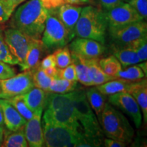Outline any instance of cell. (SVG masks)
Wrapping results in <instances>:
<instances>
[{
  "instance_id": "obj_1",
  "label": "cell",
  "mask_w": 147,
  "mask_h": 147,
  "mask_svg": "<svg viewBox=\"0 0 147 147\" xmlns=\"http://www.w3.org/2000/svg\"><path fill=\"white\" fill-rule=\"evenodd\" d=\"M48 16V10L41 0H29L14 12L10 27L35 40H41Z\"/></svg>"
},
{
  "instance_id": "obj_2",
  "label": "cell",
  "mask_w": 147,
  "mask_h": 147,
  "mask_svg": "<svg viewBox=\"0 0 147 147\" xmlns=\"http://www.w3.org/2000/svg\"><path fill=\"white\" fill-rule=\"evenodd\" d=\"M74 106L77 119L90 146H102L104 140L103 131L83 90L76 91Z\"/></svg>"
},
{
  "instance_id": "obj_3",
  "label": "cell",
  "mask_w": 147,
  "mask_h": 147,
  "mask_svg": "<svg viewBox=\"0 0 147 147\" xmlns=\"http://www.w3.org/2000/svg\"><path fill=\"white\" fill-rule=\"evenodd\" d=\"M108 22L102 9L92 5L82 8L75 27V36L96 40L104 45Z\"/></svg>"
},
{
  "instance_id": "obj_4",
  "label": "cell",
  "mask_w": 147,
  "mask_h": 147,
  "mask_svg": "<svg viewBox=\"0 0 147 147\" xmlns=\"http://www.w3.org/2000/svg\"><path fill=\"white\" fill-rule=\"evenodd\" d=\"M45 144L48 147H89L82 130L74 129L50 121L42 120Z\"/></svg>"
},
{
  "instance_id": "obj_5",
  "label": "cell",
  "mask_w": 147,
  "mask_h": 147,
  "mask_svg": "<svg viewBox=\"0 0 147 147\" xmlns=\"http://www.w3.org/2000/svg\"><path fill=\"white\" fill-rule=\"evenodd\" d=\"M99 121L103 133L108 138L122 141L126 144L131 142L134 128L127 119L109 102L106 103Z\"/></svg>"
},
{
  "instance_id": "obj_6",
  "label": "cell",
  "mask_w": 147,
  "mask_h": 147,
  "mask_svg": "<svg viewBox=\"0 0 147 147\" xmlns=\"http://www.w3.org/2000/svg\"><path fill=\"white\" fill-rule=\"evenodd\" d=\"M41 40L48 53L65 47L71 41L68 32L57 15L55 9L48 10Z\"/></svg>"
},
{
  "instance_id": "obj_7",
  "label": "cell",
  "mask_w": 147,
  "mask_h": 147,
  "mask_svg": "<svg viewBox=\"0 0 147 147\" xmlns=\"http://www.w3.org/2000/svg\"><path fill=\"white\" fill-rule=\"evenodd\" d=\"M108 32L112 41L117 47H121L147 36V25L142 20L119 27H110Z\"/></svg>"
},
{
  "instance_id": "obj_8",
  "label": "cell",
  "mask_w": 147,
  "mask_h": 147,
  "mask_svg": "<svg viewBox=\"0 0 147 147\" xmlns=\"http://www.w3.org/2000/svg\"><path fill=\"white\" fill-rule=\"evenodd\" d=\"M0 98L1 99L7 100L25 94L34 87L32 71H23V73L14 75L10 78L0 80Z\"/></svg>"
},
{
  "instance_id": "obj_9",
  "label": "cell",
  "mask_w": 147,
  "mask_h": 147,
  "mask_svg": "<svg viewBox=\"0 0 147 147\" xmlns=\"http://www.w3.org/2000/svg\"><path fill=\"white\" fill-rule=\"evenodd\" d=\"M3 36L9 51L18 60V65L22 67L25 63L27 51L33 39L21 31L12 27L4 29Z\"/></svg>"
},
{
  "instance_id": "obj_10",
  "label": "cell",
  "mask_w": 147,
  "mask_h": 147,
  "mask_svg": "<svg viewBox=\"0 0 147 147\" xmlns=\"http://www.w3.org/2000/svg\"><path fill=\"white\" fill-rule=\"evenodd\" d=\"M108 102L128 115L133 121L136 128L140 127L142 123L140 108L135 98L129 93L122 91L110 95L108 97Z\"/></svg>"
},
{
  "instance_id": "obj_11",
  "label": "cell",
  "mask_w": 147,
  "mask_h": 147,
  "mask_svg": "<svg viewBox=\"0 0 147 147\" xmlns=\"http://www.w3.org/2000/svg\"><path fill=\"white\" fill-rule=\"evenodd\" d=\"M108 27H119L133 22L144 20L128 3L123 2L109 10H103Z\"/></svg>"
},
{
  "instance_id": "obj_12",
  "label": "cell",
  "mask_w": 147,
  "mask_h": 147,
  "mask_svg": "<svg viewBox=\"0 0 147 147\" xmlns=\"http://www.w3.org/2000/svg\"><path fill=\"white\" fill-rule=\"evenodd\" d=\"M71 41L69 45L70 53L82 58L86 59L99 58L105 53V46L96 40L77 38Z\"/></svg>"
},
{
  "instance_id": "obj_13",
  "label": "cell",
  "mask_w": 147,
  "mask_h": 147,
  "mask_svg": "<svg viewBox=\"0 0 147 147\" xmlns=\"http://www.w3.org/2000/svg\"><path fill=\"white\" fill-rule=\"evenodd\" d=\"M42 119L74 129L82 130L81 126L77 119L74 102L73 104L56 110L46 109Z\"/></svg>"
},
{
  "instance_id": "obj_14",
  "label": "cell",
  "mask_w": 147,
  "mask_h": 147,
  "mask_svg": "<svg viewBox=\"0 0 147 147\" xmlns=\"http://www.w3.org/2000/svg\"><path fill=\"white\" fill-rule=\"evenodd\" d=\"M43 110L44 108H40L35 111L32 118L27 121L24 126V132L28 146L41 147L45 144L41 121Z\"/></svg>"
},
{
  "instance_id": "obj_15",
  "label": "cell",
  "mask_w": 147,
  "mask_h": 147,
  "mask_svg": "<svg viewBox=\"0 0 147 147\" xmlns=\"http://www.w3.org/2000/svg\"><path fill=\"white\" fill-rule=\"evenodd\" d=\"M82 8V7L78 5L69 3H65L59 8H55L57 15L68 32L71 40L75 37V27Z\"/></svg>"
},
{
  "instance_id": "obj_16",
  "label": "cell",
  "mask_w": 147,
  "mask_h": 147,
  "mask_svg": "<svg viewBox=\"0 0 147 147\" xmlns=\"http://www.w3.org/2000/svg\"><path fill=\"white\" fill-rule=\"evenodd\" d=\"M0 107L3 113V123L8 130L15 131L24 127L27 120L6 99L0 98Z\"/></svg>"
},
{
  "instance_id": "obj_17",
  "label": "cell",
  "mask_w": 147,
  "mask_h": 147,
  "mask_svg": "<svg viewBox=\"0 0 147 147\" xmlns=\"http://www.w3.org/2000/svg\"><path fill=\"white\" fill-rule=\"evenodd\" d=\"M48 53L41 40L33 39L27 51L25 63L21 67V71L33 70L40 65L45 53Z\"/></svg>"
},
{
  "instance_id": "obj_18",
  "label": "cell",
  "mask_w": 147,
  "mask_h": 147,
  "mask_svg": "<svg viewBox=\"0 0 147 147\" xmlns=\"http://www.w3.org/2000/svg\"><path fill=\"white\" fill-rule=\"evenodd\" d=\"M138 104L143 113L144 121L147 122V80L146 79H141L138 81H134L128 90Z\"/></svg>"
},
{
  "instance_id": "obj_19",
  "label": "cell",
  "mask_w": 147,
  "mask_h": 147,
  "mask_svg": "<svg viewBox=\"0 0 147 147\" xmlns=\"http://www.w3.org/2000/svg\"><path fill=\"white\" fill-rule=\"evenodd\" d=\"M71 63L75 66L78 81L86 87L93 85L91 70L87 63V59L82 58L71 53Z\"/></svg>"
},
{
  "instance_id": "obj_20",
  "label": "cell",
  "mask_w": 147,
  "mask_h": 147,
  "mask_svg": "<svg viewBox=\"0 0 147 147\" xmlns=\"http://www.w3.org/2000/svg\"><path fill=\"white\" fill-rule=\"evenodd\" d=\"M22 95L27 106L32 112L34 113L40 108L45 109L47 100V93L44 90L34 87Z\"/></svg>"
},
{
  "instance_id": "obj_21",
  "label": "cell",
  "mask_w": 147,
  "mask_h": 147,
  "mask_svg": "<svg viewBox=\"0 0 147 147\" xmlns=\"http://www.w3.org/2000/svg\"><path fill=\"white\" fill-rule=\"evenodd\" d=\"M114 56L119 60L121 66L124 68L140 62L135 50L127 45L121 47L116 46L114 49Z\"/></svg>"
},
{
  "instance_id": "obj_22",
  "label": "cell",
  "mask_w": 147,
  "mask_h": 147,
  "mask_svg": "<svg viewBox=\"0 0 147 147\" xmlns=\"http://www.w3.org/2000/svg\"><path fill=\"white\" fill-rule=\"evenodd\" d=\"M133 82L134 81L117 78L97 85L96 87L103 94L110 95L122 91L127 92Z\"/></svg>"
},
{
  "instance_id": "obj_23",
  "label": "cell",
  "mask_w": 147,
  "mask_h": 147,
  "mask_svg": "<svg viewBox=\"0 0 147 147\" xmlns=\"http://www.w3.org/2000/svg\"><path fill=\"white\" fill-rule=\"evenodd\" d=\"M85 93L92 110L95 112L99 120L106 104V95L101 93L96 87L88 89Z\"/></svg>"
},
{
  "instance_id": "obj_24",
  "label": "cell",
  "mask_w": 147,
  "mask_h": 147,
  "mask_svg": "<svg viewBox=\"0 0 147 147\" xmlns=\"http://www.w3.org/2000/svg\"><path fill=\"white\" fill-rule=\"evenodd\" d=\"M3 147H27L28 143L25 138L24 127L17 131H3L1 146Z\"/></svg>"
},
{
  "instance_id": "obj_25",
  "label": "cell",
  "mask_w": 147,
  "mask_h": 147,
  "mask_svg": "<svg viewBox=\"0 0 147 147\" xmlns=\"http://www.w3.org/2000/svg\"><path fill=\"white\" fill-rule=\"evenodd\" d=\"M99 58L87 59V63L91 70L92 81L93 86L100 85L110 80L116 79L115 77L107 75L101 69L99 64Z\"/></svg>"
},
{
  "instance_id": "obj_26",
  "label": "cell",
  "mask_w": 147,
  "mask_h": 147,
  "mask_svg": "<svg viewBox=\"0 0 147 147\" xmlns=\"http://www.w3.org/2000/svg\"><path fill=\"white\" fill-rule=\"evenodd\" d=\"M78 87V81H70L65 79L53 78L48 92L55 93H66L75 91Z\"/></svg>"
},
{
  "instance_id": "obj_27",
  "label": "cell",
  "mask_w": 147,
  "mask_h": 147,
  "mask_svg": "<svg viewBox=\"0 0 147 147\" xmlns=\"http://www.w3.org/2000/svg\"><path fill=\"white\" fill-rule=\"evenodd\" d=\"M31 71L32 72V78L34 87L48 92L53 78L48 76L47 73L45 72V69H42L40 65Z\"/></svg>"
},
{
  "instance_id": "obj_28",
  "label": "cell",
  "mask_w": 147,
  "mask_h": 147,
  "mask_svg": "<svg viewBox=\"0 0 147 147\" xmlns=\"http://www.w3.org/2000/svg\"><path fill=\"white\" fill-rule=\"evenodd\" d=\"M99 64L104 73L110 76L115 77V75L122 69V66L119 60L114 55L99 59Z\"/></svg>"
},
{
  "instance_id": "obj_29",
  "label": "cell",
  "mask_w": 147,
  "mask_h": 147,
  "mask_svg": "<svg viewBox=\"0 0 147 147\" xmlns=\"http://www.w3.org/2000/svg\"><path fill=\"white\" fill-rule=\"evenodd\" d=\"M126 68V67H125ZM145 76L144 71L138 65H132L131 67H129L125 69H121L115 78L124 79V80H130V81H138L144 78Z\"/></svg>"
},
{
  "instance_id": "obj_30",
  "label": "cell",
  "mask_w": 147,
  "mask_h": 147,
  "mask_svg": "<svg viewBox=\"0 0 147 147\" xmlns=\"http://www.w3.org/2000/svg\"><path fill=\"white\" fill-rule=\"evenodd\" d=\"M7 100L14 106V108L21 114V115L23 118H25L27 121L29 120L33 117L34 113L29 109L27 106L26 103L24 100L23 95H17V96L11 97L7 99Z\"/></svg>"
},
{
  "instance_id": "obj_31",
  "label": "cell",
  "mask_w": 147,
  "mask_h": 147,
  "mask_svg": "<svg viewBox=\"0 0 147 147\" xmlns=\"http://www.w3.org/2000/svg\"><path fill=\"white\" fill-rule=\"evenodd\" d=\"M53 55L55 57L56 67L59 69L65 68L71 63V53L67 46L56 49Z\"/></svg>"
},
{
  "instance_id": "obj_32",
  "label": "cell",
  "mask_w": 147,
  "mask_h": 147,
  "mask_svg": "<svg viewBox=\"0 0 147 147\" xmlns=\"http://www.w3.org/2000/svg\"><path fill=\"white\" fill-rule=\"evenodd\" d=\"M3 27L0 24V61L10 65H18V60L10 52L4 40Z\"/></svg>"
},
{
  "instance_id": "obj_33",
  "label": "cell",
  "mask_w": 147,
  "mask_h": 147,
  "mask_svg": "<svg viewBox=\"0 0 147 147\" xmlns=\"http://www.w3.org/2000/svg\"><path fill=\"white\" fill-rule=\"evenodd\" d=\"M125 45L135 50L138 57L140 61L142 62L147 59V36L142 37L129 42Z\"/></svg>"
},
{
  "instance_id": "obj_34",
  "label": "cell",
  "mask_w": 147,
  "mask_h": 147,
  "mask_svg": "<svg viewBox=\"0 0 147 147\" xmlns=\"http://www.w3.org/2000/svg\"><path fill=\"white\" fill-rule=\"evenodd\" d=\"M58 78L65 79L70 81H78L74 65L71 63L65 68L59 69Z\"/></svg>"
},
{
  "instance_id": "obj_35",
  "label": "cell",
  "mask_w": 147,
  "mask_h": 147,
  "mask_svg": "<svg viewBox=\"0 0 147 147\" xmlns=\"http://www.w3.org/2000/svg\"><path fill=\"white\" fill-rule=\"evenodd\" d=\"M128 3L142 16L143 19L147 17V0H127Z\"/></svg>"
},
{
  "instance_id": "obj_36",
  "label": "cell",
  "mask_w": 147,
  "mask_h": 147,
  "mask_svg": "<svg viewBox=\"0 0 147 147\" xmlns=\"http://www.w3.org/2000/svg\"><path fill=\"white\" fill-rule=\"evenodd\" d=\"M14 75H16L14 68L11 67L8 63L0 61V80L10 78Z\"/></svg>"
},
{
  "instance_id": "obj_37",
  "label": "cell",
  "mask_w": 147,
  "mask_h": 147,
  "mask_svg": "<svg viewBox=\"0 0 147 147\" xmlns=\"http://www.w3.org/2000/svg\"><path fill=\"white\" fill-rule=\"evenodd\" d=\"M125 2V0H99L103 10H109Z\"/></svg>"
},
{
  "instance_id": "obj_38",
  "label": "cell",
  "mask_w": 147,
  "mask_h": 147,
  "mask_svg": "<svg viewBox=\"0 0 147 147\" xmlns=\"http://www.w3.org/2000/svg\"><path fill=\"white\" fill-rule=\"evenodd\" d=\"M12 13L7 8L1 0H0V24H3L8 21Z\"/></svg>"
},
{
  "instance_id": "obj_39",
  "label": "cell",
  "mask_w": 147,
  "mask_h": 147,
  "mask_svg": "<svg viewBox=\"0 0 147 147\" xmlns=\"http://www.w3.org/2000/svg\"><path fill=\"white\" fill-rule=\"evenodd\" d=\"M44 7L47 10L55 9L66 3L65 0H41Z\"/></svg>"
},
{
  "instance_id": "obj_40",
  "label": "cell",
  "mask_w": 147,
  "mask_h": 147,
  "mask_svg": "<svg viewBox=\"0 0 147 147\" xmlns=\"http://www.w3.org/2000/svg\"><path fill=\"white\" fill-rule=\"evenodd\" d=\"M40 66L43 69L49 68V67H56L55 57L53 54L47 55L45 59L41 60Z\"/></svg>"
},
{
  "instance_id": "obj_41",
  "label": "cell",
  "mask_w": 147,
  "mask_h": 147,
  "mask_svg": "<svg viewBox=\"0 0 147 147\" xmlns=\"http://www.w3.org/2000/svg\"><path fill=\"white\" fill-rule=\"evenodd\" d=\"M103 144L106 147H124L126 144L122 141L113 138H105L103 140Z\"/></svg>"
},
{
  "instance_id": "obj_42",
  "label": "cell",
  "mask_w": 147,
  "mask_h": 147,
  "mask_svg": "<svg viewBox=\"0 0 147 147\" xmlns=\"http://www.w3.org/2000/svg\"><path fill=\"white\" fill-rule=\"evenodd\" d=\"M6 7L9 9L12 13H13L14 11L21 3H22L25 0H1Z\"/></svg>"
},
{
  "instance_id": "obj_43",
  "label": "cell",
  "mask_w": 147,
  "mask_h": 147,
  "mask_svg": "<svg viewBox=\"0 0 147 147\" xmlns=\"http://www.w3.org/2000/svg\"><path fill=\"white\" fill-rule=\"evenodd\" d=\"M45 72L47 73L48 76H49L53 78H58V73H59V68L57 67H51L49 68L45 69Z\"/></svg>"
},
{
  "instance_id": "obj_44",
  "label": "cell",
  "mask_w": 147,
  "mask_h": 147,
  "mask_svg": "<svg viewBox=\"0 0 147 147\" xmlns=\"http://www.w3.org/2000/svg\"><path fill=\"white\" fill-rule=\"evenodd\" d=\"M91 0H65L66 3H69L72 5H82L88 3Z\"/></svg>"
},
{
  "instance_id": "obj_45",
  "label": "cell",
  "mask_w": 147,
  "mask_h": 147,
  "mask_svg": "<svg viewBox=\"0 0 147 147\" xmlns=\"http://www.w3.org/2000/svg\"><path fill=\"white\" fill-rule=\"evenodd\" d=\"M138 65L139 67H140L141 69H142V70L144 71L145 76H146V74H147V63H146V61H142V63H140V62L139 64H138Z\"/></svg>"
},
{
  "instance_id": "obj_46",
  "label": "cell",
  "mask_w": 147,
  "mask_h": 147,
  "mask_svg": "<svg viewBox=\"0 0 147 147\" xmlns=\"http://www.w3.org/2000/svg\"><path fill=\"white\" fill-rule=\"evenodd\" d=\"M3 129L2 127L0 125V146H1V144H2V141H3Z\"/></svg>"
},
{
  "instance_id": "obj_47",
  "label": "cell",
  "mask_w": 147,
  "mask_h": 147,
  "mask_svg": "<svg viewBox=\"0 0 147 147\" xmlns=\"http://www.w3.org/2000/svg\"><path fill=\"white\" fill-rule=\"evenodd\" d=\"M4 124L3 123V113L2 110H1V108L0 107V125H3Z\"/></svg>"
},
{
  "instance_id": "obj_48",
  "label": "cell",
  "mask_w": 147,
  "mask_h": 147,
  "mask_svg": "<svg viewBox=\"0 0 147 147\" xmlns=\"http://www.w3.org/2000/svg\"><path fill=\"white\" fill-rule=\"evenodd\" d=\"M0 92H1V85H0Z\"/></svg>"
}]
</instances>
